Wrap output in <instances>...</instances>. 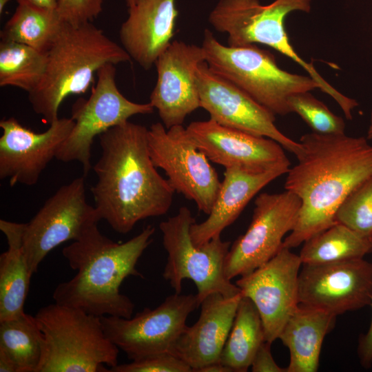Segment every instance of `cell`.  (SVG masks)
Returning <instances> with one entry per match:
<instances>
[{"instance_id":"obj_33","label":"cell","mask_w":372,"mask_h":372,"mask_svg":"<svg viewBox=\"0 0 372 372\" xmlns=\"http://www.w3.org/2000/svg\"><path fill=\"white\" fill-rule=\"evenodd\" d=\"M105 0H58L56 11L65 23L78 25L92 22L103 10Z\"/></svg>"},{"instance_id":"obj_30","label":"cell","mask_w":372,"mask_h":372,"mask_svg":"<svg viewBox=\"0 0 372 372\" xmlns=\"http://www.w3.org/2000/svg\"><path fill=\"white\" fill-rule=\"evenodd\" d=\"M335 221L372 238V177L347 196L335 213Z\"/></svg>"},{"instance_id":"obj_34","label":"cell","mask_w":372,"mask_h":372,"mask_svg":"<svg viewBox=\"0 0 372 372\" xmlns=\"http://www.w3.org/2000/svg\"><path fill=\"white\" fill-rule=\"evenodd\" d=\"M271 343L263 342L256 352L251 364L253 372H287L275 362L271 352Z\"/></svg>"},{"instance_id":"obj_40","label":"cell","mask_w":372,"mask_h":372,"mask_svg":"<svg viewBox=\"0 0 372 372\" xmlns=\"http://www.w3.org/2000/svg\"><path fill=\"white\" fill-rule=\"evenodd\" d=\"M366 138H367L368 140L372 139V113H371V118L370 125H369L368 131H367Z\"/></svg>"},{"instance_id":"obj_32","label":"cell","mask_w":372,"mask_h":372,"mask_svg":"<svg viewBox=\"0 0 372 372\" xmlns=\"http://www.w3.org/2000/svg\"><path fill=\"white\" fill-rule=\"evenodd\" d=\"M109 372H192L184 361L169 352L132 360L130 363L117 364Z\"/></svg>"},{"instance_id":"obj_5","label":"cell","mask_w":372,"mask_h":372,"mask_svg":"<svg viewBox=\"0 0 372 372\" xmlns=\"http://www.w3.org/2000/svg\"><path fill=\"white\" fill-rule=\"evenodd\" d=\"M43 351L37 372H109L118 348L106 336L100 317L56 302L35 314Z\"/></svg>"},{"instance_id":"obj_6","label":"cell","mask_w":372,"mask_h":372,"mask_svg":"<svg viewBox=\"0 0 372 372\" xmlns=\"http://www.w3.org/2000/svg\"><path fill=\"white\" fill-rule=\"evenodd\" d=\"M205 62L216 74L233 83L274 115L291 113L293 94L320 88L310 76L293 74L278 67L275 57L254 44L223 45L205 30L201 45Z\"/></svg>"},{"instance_id":"obj_13","label":"cell","mask_w":372,"mask_h":372,"mask_svg":"<svg viewBox=\"0 0 372 372\" xmlns=\"http://www.w3.org/2000/svg\"><path fill=\"white\" fill-rule=\"evenodd\" d=\"M196 295L167 296L154 309L145 308L133 318L103 316L106 336L131 360L169 352L186 326L188 316L199 307Z\"/></svg>"},{"instance_id":"obj_11","label":"cell","mask_w":372,"mask_h":372,"mask_svg":"<svg viewBox=\"0 0 372 372\" xmlns=\"http://www.w3.org/2000/svg\"><path fill=\"white\" fill-rule=\"evenodd\" d=\"M99 220L95 207L87 201L84 176L61 186L25 223L23 248L31 273L52 249L79 239Z\"/></svg>"},{"instance_id":"obj_24","label":"cell","mask_w":372,"mask_h":372,"mask_svg":"<svg viewBox=\"0 0 372 372\" xmlns=\"http://www.w3.org/2000/svg\"><path fill=\"white\" fill-rule=\"evenodd\" d=\"M25 223L0 220L8 249L0 256V322L24 313L31 273L23 248Z\"/></svg>"},{"instance_id":"obj_21","label":"cell","mask_w":372,"mask_h":372,"mask_svg":"<svg viewBox=\"0 0 372 372\" xmlns=\"http://www.w3.org/2000/svg\"><path fill=\"white\" fill-rule=\"evenodd\" d=\"M177 15L176 0H136L119 30L122 47L149 70L171 43Z\"/></svg>"},{"instance_id":"obj_10","label":"cell","mask_w":372,"mask_h":372,"mask_svg":"<svg viewBox=\"0 0 372 372\" xmlns=\"http://www.w3.org/2000/svg\"><path fill=\"white\" fill-rule=\"evenodd\" d=\"M151 159L163 169L175 192L193 200L198 209L209 214L221 182L207 156L199 150L183 125L167 129L153 123L147 131Z\"/></svg>"},{"instance_id":"obj_17","label":"cell","mask_w":372,"mask_h":372,"mask_svg":"<svg viewBox=\"0 0 372 372\" xmlns=\"http://www.w3.org/2000/svg\"><path fill=\"white\" fill-rule=\"evenodd\" d=\"M74 125L70 118H58L47 130L34 132L15 118L0 121V178L11 187L35 185L48 164L70 135Z\"/></svg>"},{"instance_id":"obj_16","label":"cell","mask_w":372,"mask_h":372,"mask_svg":"<svg viewBox=\"0 0 372 372\" xmlns=\"http://www.w3.org/2000/svg\"><path fill=\"white\" fill-rule=\"evenodd\" d=\"M200 107L217 123L254 135L274 140L297 156L300 142L282 134L275 116L239 87L214 73L205 61L197 70Z\"/></svg>"},{"instance_id":"obj_19","label":"cell","mask_w":372,"mask_h":372,"mask_svg":"<svg viewBox=\"0 0 372 372\" xmlns=\"http://www.w3.org/2000/svg\"><path fill=\"white\" fill-rule=\"evenodd\" d=\"M186 130L209 161L225 169L258 172L290 166L282 146L269 138L227 127L210 118L192 122Z\"/></svg>"},{"instance_id":"obj_28","label":"cell","mask_w":372,"mask_h":372,"mask_svg":"<svg viewBox=\"0 0 372 372\" xmlns=\"http://www.w3.org/2000/svg\"><path fill=\"white\" fill-rule=\"evenodd\" d=\"M43 337L35 316L23 313L0 322V351L14 364L17 372H37Z\"/></svg>"},{"instance_id":"obj_26","label":"cell","mask_w":372,"mask_h":372,"mask_svg":"<svg viewBox=\"0 0 372 372\" xmlns=\"http://www.w3.org/2000/svg\"><path fill=\"white\" fill-rule=\"evenodd\" d=\"M63 23L56 9L20 3L1 31V40L24 44L47 53Z\"/></svg>"},{"instance_id":"obj_22","label":"cell","mask_w":372,"mask_h":372,"mask_svg":"<svg viewBox=\"0 0 372 372\" xmlns=\"http://www.w3.org/2000/svg\"><path fill=\"white\" fill-rule=\"evenodd\" d=\"M289 166H282L264 172H251L237 167L225 169L224 178L207 218L191 225L193 243L200 247L220 236L231 225L248 203L257 193L276 178L287 174Z\"/></svg>"},{"instance_id":"obj_31","label":"cell","mask_w":372,"mask_h":372,"mask_svg":"<svg viewBox=\"0 0 372 372\" xmlns=\"http://www.w3.org/2000/svg\"><path fill=\"white\" fill-rule=\"evenodd\" d=\"M291 112L298 114L312 129L321 134H344L345 123L309 92H298L288 99Z\"/></svg>"},{"instance_id":"obj_20","label":"cell","mask_w":372,"mask_h":372,"mask_svg":"<svg viewBox=\"0 0 372 372\" xmlns=\"http://www.w3.org/2000/svg\"><path fill=\"white\" fill-rule=\"evenodd\" d=\"M242 295L226 297L212 293L201 302L200 316L185 326L169 353L187 363L192 371L218 362L230 332Z\"/></svg>"},{"instance_id":"obj_15","label":"cell","mask_w":372,"mask_h":372,"mask_svg":"<svg viewBox=\"0 0 372 372\" xmlns=\"http://www.w3.org/2000/svg\"><path fill=\"white\" fill-rule=\"evenodd\" d=\"M300 303L335 316L371 305L372 263L362 258L302 264Z\"/></svg>"},{"instance_id":"obj_23","label":"cell","mask_w":372,"mask_h":372,"mask_svg":"<svg viewBox=\"0 0 372 372\" xmlns=\"http://www.w3.org/2000/svg\"><path fill=\"white\" fill-rule=\"evenodd\" d=\"M336 316L300 303L278 339L289 351L287 372H316L324 339L334 327Z\"/></svg>"},{"instance_id":"obj_8","label":"cell","mask_w":372,"mask_h":372,"mask_svg":"<svg viewBox=\"0 0 372 372\" xmlns=\"http://www.w3.org/2000/svg\"><path fill=\"white\" fill-rule=\"evenodd\" d=\"M311 0H275L262 5L259 0H218L208 21L218 32L227 34L229 46L261 43L288 56L303 68L313 80L323 78L313 64L300 56L290 43L285 19L291 12H309Z\"/></svg>"},{"instance_id":"obj_4","label":"cell","mask_w":372,"mask_h":372,"mask_svg":"<svg viewBox=\"0 0 372 372\" xmlns=\"http://www.w3.org/2000/svg\"><path fill=\"white\" fill-rule=\"evenodd\" d=\"M47 64L39 85L28 93L34 112L48 125L59 118L65 98L85 93L104 65L131 60L122 46L92 22H64L47 52Z\"/></svg>"},{"instance_id":"obj_14","label":"cell","mask_w":372,"mask_h":372,"mask_svg":"<svg viewBox=\"0 0 372 372\" xmlns=\"http://www.w3.org/2000/svg\"><path fill=\"white\" fill-rule=\"evenodd\" d=\"M299 255L282 247L268 262L240 276L236 285L242 297L256 306L265 332V341L272 344L279 335L299 300Z\"/></svg>"},{"instance_id":"obj_2","label":"cell","mask_w":372,"mask_h":372,"mask_svg":"<svg viewBox=\"0 0 372 372\" xmlns=\"http://www.w3.org/2000/svg\"><path fill=\"white\" fill-rule=\"evenodd\" d=\"M145 126L125 121L99 136L101 156L93 169L95 208L116 232H130L140 220L165 214L174 189L149 155Z\"/></svg>"},{"instance_id":"obj_29","label":"cell","mask_w":372,"mask_h":372,"mask_svg":"<svg viewBox=\"0 0 372 372\" xmlns=\"http://www.w3.org/2000/svg\"><path fill=\"white\" fill-rule=\"evenodd\" d=\"M46 64V53L24 44L1 40V87H14L29 93L40 83Z\"/></svg>"},{"instance_id":"obj_3","label":"cell","mask_w":372,"mask_h":372,"mask_svg":"<svg viewBox=\"0 0 372 372\" xmlns=\"http://www.w3.org/2000/svg\"><path fill=\"white\" fill-rule=\"evenodd\" d=\"M154 232L155 227L148 225L129 240L116 242L102 234L97 224L90 227L62 250L76 273L56 286L52 294L54 302L98 317L131 318L134 304L121 293L120 287L128 276L143 278L136 266Z\"/></svg>"},{"instance_id":"obj_7","label":"cell","mask_w":372,"mask_h":372,"mask_svg":"<svg viewBox=\"0 0 372 372\" xmlns=\"http://www.w3.org/2000/svg\"><path fill=\"white\" fill-rule=\"evenodd\" d=\"M195 222L191 211L181 207L176 215L160 223L163 245L167 253L163 277L176 293H181L184 279L192 280L197 288L199 305L212 293L226 297L240 294V289L226 278L224 271L231 242L219 236L196 247L190 236V227Z\"/></svg>"},{"instance_id":"obj_35","label":"cell","mask_w":372,"mask_h":372,"mask_svg":"<svg viewBox=\"0 0 372 372\" xmlns=\"http://www.w3.org/2000/svg\"><path fill=\"white\" fill-rule=\"evenodd\" d=\"M371 306L372 307V300ZM358 355L364 368L369 369L372 366V317L368 331L359 338Z\"/></svg>"},{"instance_id":"obj_1","label":"cell","mask_w":372,"mask_h":372,"mask_svg":"<svg viewBox=\"0 0 372 372\" xmlns=\"http://www.w3.org/2000/svg\"><path fill=\"white\" fill-rule=\"evenodd\" d=\"M298 163L287 172L285 190L301 200L296 225L282 247H298L335 223L347 196L372 177V145L364 136L311 132L300 138Z\"/></svg>"},{"instance_id":"obj_18","label":"cell","mask_w":372,"mask_h":372,"mask_svg":"<svg viewBox=\"0 0 372 372\" xmlns=\"http://www.w3.org/2000/svg\"><path fill=\"white\" fill-rule=\"evenodd\" d=\"M204 61L202 46L176 40L156 60L157 79L149 103L167 129L183 125L189 114L200 107L197 70Z\"/></svg>"},{"instance_id":"obj_37","label":"cell","mask_w":372,"mask_h":372,"mask_svg":"<svg viewBox=\"0 0 372 372\" xmlns=\"http://www.w3.org/2000/svg\"><path fill=\"white\" fill-rule=\"evenodd\" d=\"M198 372H231V370L218 361L204 366Z\"/></svg>"},{"instance_id":"obj_25","label":"cell","mask_w":372,"mask_h":372,"mask_svg":"<svg viewBox=\"0 0 372 372\" xmlns=\"http://www.w3.org/2000/svg\"><path fill=\"white\" fill-rule=\"evenodd\" d=\"M265 341L261 318L253 302L242 297L219 361L231 372H245Z\"/></svg>"},{"instance_id":"obj_12","label":"cell","mask_w":372,"mask_h":372,"mask_svg":"<svg viewBox=\"0 0 372 372\" xmlns=\"http://www.w3.org/2000/svg\"><path fill=\"white\" fill-rule=\"evenodd\" d=\"M254 203L248 229L231 245L225 260V275L229 280L253 271L277 254L284 236L294 228L301 207L300 198L287 190L262 193Z\"/></svg>"},{"instance_id":"obj_27","label":"cell","mask_w":372,"mask_h":372,"mask_svg":"<svg viewBox=\"0 0 372 372\" xmlns=\"http://www.w3.org/2000/svg\"><path fill=\"white\" fill-rule=\"evenodd\" d=\"M372 252V238L335 223L303 242L302 264H319L362 258Z\"/></svg>"},{"instance_id":"obj_38","label":"cell","mask_w":372,"mask_h":372,"mask_svg":"<svg viewBox=\"0 0 372 372\" xmlns=\"http://www.w3.org/2000/svg\"><path fill=\"white\" fill-rule=\"evenodd\" d=\"M0 372H17L12 361L3 352L0 351Z\"/></svg>"},{"instance_id":"obj_9","label":"cell","mask_w":372,"mask_h":372,"mask_svg":"<svg viewBox=\"0 0 372 372\" xmlns=\"http://www.w3.org/2000/svg\"><path fill=\"white\" fill-rule=\"evenodd\" d=\"M115 65L101 67L88 99H79L72 108L74 125L59 149L56 158L63 162L76 161L82 164L83 176L92 168V145L96 136L137 114H149L151 103H135L119 91L116 83Z\"/></svg>"},{"instance_id":"obj_36","label":"cell","mask_w":372,"mask_h":372,"mask_svg":"<svg viewBox=\"0 0 372 372\" xmlns=\"http://www.w3.org/2000/svg\"><path fill=\"white\" fill-rule=\"evenodd\" d=\"M18 3H25L38 7L56 9L58 0H16Z\"/></svg>"},{"instance_id":"obj_39","label":"cell","mask_w":372,"mask_h":372,"mask_svg":"<svg viewBox=\"0 0 372 372\" xmlns=\"http://www.w3.org/2000/svg\"><path fill=\"white\" fill-rule=\"evenodd\" d=\"M10 0H0V13L2 14L6 6Z\"/></svg>"},{"instance_id":"obj_41","label":"cell","mask_w":372,"mask_h":372,"mask_svg":"<svg viewBox=\"0 0 372 372\" xmlns=\"http://www.w3.org/2000/svg\"><path fill=\"white\" fill-rule=\"evenodd\" d=\"M128 8L132 7L136 1V0H125Z\"/></svg>"}]
</instances>
